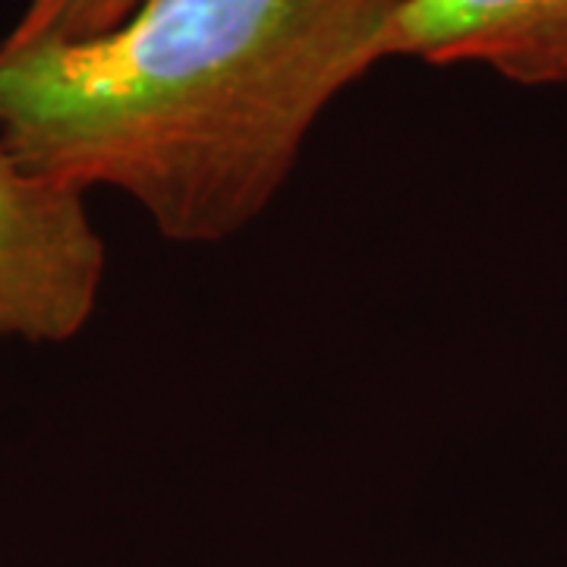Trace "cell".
I'll list each match as a JSON object with an SVG mask.
<instances>
[{"label": "cell", "instance_id": "cell-1", "mask_svg": "<svg viewBox=\"0 0 567 567\" xmlns=\"http://www.w3.org/2000/svg\"><path fill=\"white\" fill-rule=\"evenodd\" d=\"M391 0H142L80 41L0 48V148L224 244L281 196L324 107L382 61Z\"/></svg>", "mask_w": 567, "mask_h": 567}, {"label": "cell", "instance_id": "cell-2", "mask_svg": "<svg viewBox=\"0 0 567 567\" xmlns=\"http://www.w3.org/2000/svg\"><path fill=\"white\" fill-rule=\"evenodd\" d=\"M104 265L85 193L44 181L0 148V338H76L99 306Z\"/></svg>", "mask_w": 567, "mask_h": 567}, {"label": "cell", "instance_id": "cell-3", "mask_svg": "<svg viewBox=\"0 0 567 567\" xmlns=\"http://www.w3.org/2000/svg\"><path fill=\"white\" fill-rule=\"evenodd\" d=\"M486 66L517 85H567V0H406L382 35V61Z\"/></svg>", "mask_w": 567, "mask_h": 567}, {"label": "cell", "instance_id": "cell-4", "mask_svg": "<svg viewBox=\"0 0 567 567\" xmlns=\"http://www.w3.org/2000/svg\"><path fill=\"white\" fill-rule=\"evenodd\" d=\"M142 0H29L17 25L0 41L7 51L80 41L121 25Z\"/></svg>", "mask_w": 567, "mask_h": 567}, {"label": "cell", "instance_id": "cell-5", "mask_svg": "<svg viewBox=\"0 0 567 567\" xmlns=\"http://www.w3.org/2000/svg\"><path fill=\"white\" fill-rule=\"evenodd\" d=\"M391 3H394V7H401V3H406V0H391Z\"/></svg>", "mask_w": 567, "mask_h": 567}]
</instances>
